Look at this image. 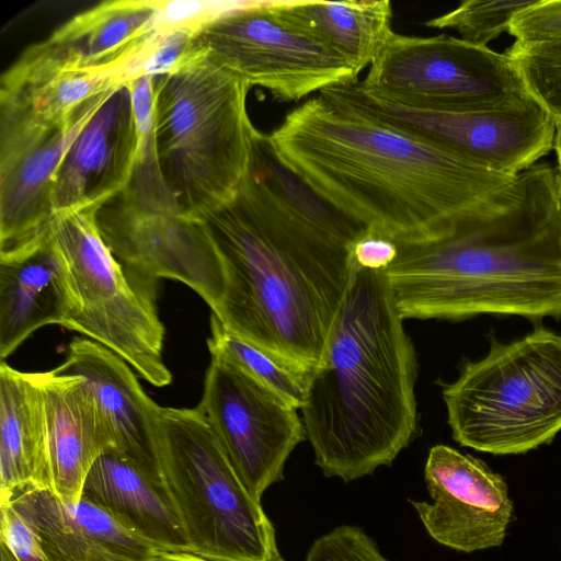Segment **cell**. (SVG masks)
I'll list each match as a JSON object with an SVG mask.
<instances>
[{
	"label": "cell",
	"mask_w": 561,
	"mask_h": 561,
	"mask_svg": "<svg viewBox=\"0 0 561 561\" xmlns=\"http://www.w3.org/2000/svg\"><path fill=\"white\" fill-rule=\"evenodd\" d=\"M118 83L107 71L82 67L47 38L30 46L2 75L0 100L59 126L90 99Z\"/></svg>",
	"instance_id": "obj_21"
},
{
	"label": "cell",
	"mask_w": 561,
	"mask_h": 561,
	"mask_svg": "<svg viewBox=\"0 0 561 561\" xmlns=\"http://www.w3.org/2000/svg\"><path fill=\"white\" fill-rule=\"evenodd\" d=\"M156 450L190 553L208 561H285L275 528L198 410L160 407Z\"/></svg>",
	"instance_id": "obj_6"
},
{
	"label": "cell",
	"mask_w": 561,
	"mask_h": 561,
	"mask_svg": "<svg viewBox=\"0 0 561 561\" xmlns=\"http://www.w3.org/2000/svg\"><path fill=\"white\" fill-rule=\"evenodd\" d=\"M356 266L370 271H386L398 255V244L391 238L368 229L350 248Z\"/></svg>",
	"instance_id": "obj_34"
},
{
	"label": "cell",
	"mask_w": 561,
	"mask_h": 561,
	"mask_svg": "<svg viewBox=\"0 0 561 561\" xmlns=\"http://www.w3.org/2000/svg\"><path fill=\"white\" fill-rule=\"evenodd\" d=\"M32 375L44 401L50 490L76 503L93 462L111 447L105 425L83 377L54 369Z\"/></svg>",
	"instance_id": "obj_19"
},
{
	"label": "cell",
	"mask_w": 561,
	"mask_h": 561,
	"mask_svg": "<svg viewBox=\"0 0 561 561\" xmlns=\"http://www.w3.org/2000/svg\"><path fill=\"white\" fill-rule=\"evenodd\" d=\"M111 89L90 99L59 126L0 100V256L20 251L46 234L55 215L59 164Z\"/></svg>",
	"instance_id": "obj_14"
},
{
	"label": "cell",
	"mask_w": 561,
	"mask_h": 561,
	"mask_svg": "<svg viewBox=\"0 0 561 561\" xmlns=\"http://www.w3.org/2000/svg\"><path fill=\"white\" fill-rule=\"evenodd\" d=\"M305 561H391L359 527L339 526L322 535L309 548Z\"/></svg>",
	"instance_id": "obj_31"
},
{
	"label": "cell",
	"mask_w": 561,
	"mask_h": 561,
	"mask_svg": "<svg viewBox=\"0 0 561 561\" xmlns=\"http://www.w3.org/2000/svg\"><path fill=\"white\" fill-rule=\"evenodd\" d=\"M154 561H208L188 552H165L160 553Z\"/></svg>",
	"instance_id": "obj_35"
},
{
	"label": "cell",
	"mask_w": 561,
	"mask_h": 561,
	"mask_svg": "<svg viewBox=\"0 0 561 561\" xmlns=\"http://www.w3.org/2000/svg\"><path fill=\"white\" fill-rule=\"evenodd\" d=\"M81 497L99 505L160 553L188 552L178 513L163 486L113 448L90 468Z\"/></svg>",
	"instance_id": "obj_20"
},
{
	"label": "cell",
	"mask_w": 561,
	"mask_h": 561,
	"mask_svg": "<svg viewBox=\"0 0 561 561\" xmlns=\"http://www.w3.org/2000/svg\"><path fill=\"white\" fill-rule=\"evenodd\" d=\"M453 438L492 455H519L561 431V335L537 329L493 342L443 390Z\"/></svg>",
	"instance_id": "obj_7"
},
{
	"label": "cell",
	"mask_w": 561,
	"mask_h": 561,
	"mask_svg": "<svg viewBox=\"0 0 561 561\" xmlns=\"http://www.w3.org/2000/svg\"><path fill=\"white\" fill-rule=\"evenodd\" d=\"M534 0H466L454 10L428 20L431 28L453 30L463 41L477 46L488 44L508 33L510 23L518 11L528 7Z\"/></svg>",
	"instance_id": "obj_29"
},
{
	"label": "cell",
	"mask_w": 561,
	"mask_h": 561,
	"mask_svg": "<svg viewBox=\"0 0 561 561\" xmlns=\"http://www.w3.org/2000/svg\"><path fill=\"white\" fill-rule=\"evenodd\" d=\"M251 171L291 218L322 238L350 249L368 230L286 168L263 133L255 145Z\"/></svg>",
	"instance_id": "obj_26"
},
{
	"label": "cell",
	"mask_w": 561,
	"mask_h": 561,
	"mask_svg": "<svg viewBox=\"0 0 561 561\" xmlns=\"http://www.w3.org/2000/svg\"><path fill=\"white\" fill-rule=\"evenodd\" d=\"M357 83L381 101L426 111L489 110L530 98L505 53L445 34L394 33Z\"/></svg>",
	"instance_id": "obj_10"
},
{
	"label": "cell",
	"mask_w": 561,
	"mask_h": 561,
	"mask_svg": "<svg viewBox=\"0 0 561 561\" xmlns=\"http://www.w3.org/2000/svg\"><path fill=\"white\" fill-rule=\"evenodd\" d=\"M100 233L119 264L138 279L184 283L216 312L225 275L199 219L187 216L164 185L154 154L138 158L131 182L96 211Z\"/></svg>",
	"instance_id": "obj_9"
},
{
	"label": "cell",
	"mask_w": 561,
	"mask_h": 561,
	"mask_svg": "<svg viewBox=\"0 0 561 561\" xmlns=\"http://www.w3.org/2000/svg\"><path fill=\"white\" fill-rule=\"evenodd\" d=\"M279 161L323 198L396 242L437 236L517 175L344 111L318 94L270 135Z\"/></svg>",
	"instance_id": "obj_1"
},
{
	"label": "cell",
	"mask_w": 561,
	"mask_h": 561,
	"mask_svg": "<svg viewBox=\"0 0 561 561\" xmlns=\"http://www.w3.org/2000/svg\"><path fill=\"white\" fill-rule=\"evenodd\" d=\"M386 270L405 319H561V174L549 163L437 236L400 241Z\"/></svg>",
	"instance_id": "obj_2"
},
{
	"label": "cell",
	"mask_w": 561,
	"mask_h": 561,
	"mask_svg": "<svg viewBox=\"0 0 561 561\" xmlns=\"http://www.w3.org/2000/svg\"><path fill=\"white\" fill-rule=\"evenodd\" d=\"M251 87L199 49L154 78V149L161 179L190 217L232 201L249 176L261 134L247 110Z\"/></svg>",
	"instance_id": "obj_5"
},
{
	"label": "cell",
	"mask_w": 561,
	"mask_h": 561,
	"mask_svg": "<svg viewBox=\"0 0 561 561\" xmlns=\"http://www.w3.org/2000/svg\"><path fill=\"white\" fill-rule=\"evenodd\" d=\"M528 94L557 122L561 121V37L514 41L504 51Z\"/></svg>",
	"instance_id": "obj_28"
},
{
	"label": "cell",
	"mask_w": 561,
	"mask_h": 561,
	"mask_svg": "<svg viewBox=\"0 0 561 561\" xmlns=\"http://www.w3.org/2000/svg\"><path fill=\"white\" fill-rule=\"evenodd\" d=\"M553 149L556 151L557 157V168L561 174V121L556 123V136H554V146Z\"/></svg>",
	"instance_id": "obj_36"
},
{
	"label": "cell",
	"mask_w": 561,
	"mask_h": 561,
	"mask_svg": "<svg viewBox=\"0 0 561 561\" xmlns=\"http://www.w3.org/2000/svg\"><path fill=\"white\" fill-rule=\"evenodd\" d=\"M206 370L198 410L234 471L259 501L284 479V467L307 438L298 409L217 354Z\"/></svg>",
	"instance_id": "obj_13"
},
{
	"label": "cell",
	"mask_w": 561,
	"mask_h": 561,
	"mask_svg": "<svg viewBox=\"0 0 561 561\" xmlns=\"http://www.w3.org/2000/svg\"><path fill=\"white\" fill-rule=\"evenodd\" d=\"M26 488L50 489L44 401L32 373L0 363V504Z\"/></svg>",
	"instance_id": "obj_23"
},
{
	"label": "cell",
	"mask_w": 561,
	"mask_h": 561,
	"mask_svg": "<svg viewBox=\"0 0 561 561\" xmlns=\"http://www.w3.org/2000/svg\"><path fill=\"white\" fill-rule=\"evenodd\" d=\"M3 540L18 561H54L27 523L10 504H0Z\"/></svg>",
	"instance_id": "obj_33"
},
{
	"label": "cell",
	"mask_w": 561,
	"mask_h": 561,
	"mask_svg": "<svg viewBox=\"0 0 561 561\" xmlns=\"http://www.w3.org/2000/svg\"><path fill=\"white\" fill-rule=\"evenodd\" d=\"M207 346L210 354L230 360L296 409L300 410L304 405L311 371H306L242 339L230 331L215 313L210 317Z\"/></svg>",
	"instance_id": "obj_27"
},
{
	"label": "cell",
	"mask_w": 561,
	"mask_h": 561,
	"mask_svg": "<svg viewBox=\"0 0 561 561\" xmlns=\"http://www.w3.org/2000/svg\"><path fill=\"white\" fill-rule=\"evenodd\" d=\"M424 479L433 502H409L435 541L467 553L502 546L514 507L500 473L478 458L436 445Z\"/></svg>",
	"instance_id": "obj_15"
},
{
	"label": "cell",
	"mask_w": 561,
	"mask_h": 561,
	"mask_svg": "<svg viewBox=\"0 0 561 561\" xmlns=\"http://www.w3.org/2000/svg\"><path fill=\"white\" fill-rule=\"evenodd\" d=\"M138 131L128 83L114 85L65 153L54 191V210L100 208L131 182Z\"/></svg>",
	"instance_id": "obj_16"
},
{
	"label": "cell",
	"mask_w": 561,
	"mask_h": 561,
	"mask_svg": "<svg viewBox=\"0 0 561 561\" xmlns=\"http://www.w3.org/2000/svg\"><path fill=\"white\" fill-rule=\"evenodd\" d=\"M54 370L85 379L105 425L110 448L162 482L154 440L160 405L144 391L130 366L107 347L75 337L65 360Z\"/></svg>",
	"instance_id": "obj_17"
},
{
	"label": "cell",
	"mask_w": 561,
	"mask_h": 561,
	"mask_svg": "<svg viewBox=\"0 0 561 561\" xmlns=\"http://www.w3.org/2000/svg\"><path fill=\"white\" fill-rule=\"evenodd\" d=\"M161 0H112L82 11L48 37L82 67L121 72L159 28Z\"/></svg>",
	"instance_id": "obj_24"
},
{
	"label": "cell",
	"mask_w": 561,
	"mask_h": 561,
	"mask_svg": "<svg viewBox=\"0 0 561 561\" xmlns=\"http://www.w3.org/2000/svg\"><path fill=\"white\" fill-rule=\"evenodd\" d=\"M358 80L321 91L335 106L421 138L480 167L518 175L554 146L556 121L531 96L466 112L416 110L365 93Z\"/></svg>",
	"instance_id": "obj_12"
},
{
	"label": "cell",
	"mask_w": 561,
	"mask_h": 561,
	"mask_svg": "<svg viewBox=\"0 0 561 561\" xmlns=\"http://www.w3.org/2000/svg\"><path fill=\"white\" fill-rule=\"evenodd\" d=\"M54 561H154L160 552L99 505L67 503L50 489L26 488L10 502Z\"/></svg>",
	"instance_id": "obj_18"
},
{
	"label": "cell",
	"mask_w": 561,
	"mask_h": 561,
	"mask_svg": "<svg viewBox=\"0 0 561 561\" xmlns=\"http://www.w3.org/2000/svg\"><path fill=\"white\" fill-rule=\"evenodd\" d=\"M195 39L211 61L280 102L358 80L351 60L279 13L273 1L241 2L202 26Z\"/></svg>",
	"instance_id": "obj_11"
},
{
	"label": "cell",
	"mask_w": 561,
	"mask_h": 561,
	"mask_svg": "<svg viewBox=\"0 0 561 561\" xmlns=\"http://www.w3.org/2000/svg\"><path fill=\"white\" fill-rule=\"evenodd\" d=\"M275 9L345 56L360 72L392 35L389 0L273 1Z\"/></svg>",
	"instance_id": "obj_25"
},
{
	"label": "cell",
	"mask_w": 561,
	"mask_h": 561,
	"mask_svg": "<svg viewBox=\"0 0 561 561\" xmlns=\"http://www.w3.org/2000/svg\"><path fill=\"white\" fill-rule=\"evenodd\" d=\"M201 220L225 275L213 313L242 339L312 371L353 277L351 250L291 218L252 171L232 201Z\"/></svg>",
	"instance_id": "obj_3"
},
{
	"label": "cell",
	"mask_w": 561,
	"mask_h": 561,
	"mask_svg": "<svg viewBox=\"0 0 561 561\" xmlns=\"http://www.w3.org/2000/svg\"><path fill=\"white\" fill-rule=\"evenodd\" d=\"M508 33L515 41L561 37V0H534L513 16Z\"/></svg>",
	"instance_id": "obj_32"
},
{
	"label": "cell",
	"mask_w": 561,
	"mask_h": 561,
	"mask_svg": "<svg viewBox=\"0 0 561 561\" xmlns=\"http://www.w3.org/2000/svg\"><path fill=\"white\" fill-rule=\"evenodd\" d=\"M96 211H59L48 226L67 299L62 327L107 347L151 385L168 386L172 374L162 357L158 285L125 271L100 233Z\"/></svg>",
	"instance_id": "obj_8"
},
{
	"label": "cell",
	"mask_w": 561,
	"mask_h": 561,
	"mask_svg": "<svg viewBox=\"0 0 561 561\" xmlns=\"http://www.w3.org/2000/svg\"><path fill=\"white\" fill-rule=\"evenodd\" d=\"M0 561H18L8 545L0 539Z\"/></svg>",
	"instance_id": "obj_37"
},
{
	"label": "cell",
	"mask_w": 561,
	"mask_h": 561,
	"mask_svg": "<svg viewBox=\"0 0 561 561\" xmlns=\"http://www.w3.org/2000/svg\"><path fill=\"white\" fill-rule=\"evenodd\" d=\"M197 32L191 27H159L123 68L121 81L127 83L141 76L157 78L173 72L198 53Z\"/></svg>",
	"instance_id": "obj_30"
},
{
	"label": "cell",
	"mask_w": 561,
	"mask_h": 561,
	"mask_svg": "<svg viewBox=\"0 0 561 561\" xmlns=\"http://www.w3.org/2000/svg\"><path fill=\"white\" fill-rule=\"evenodd\" d=\"M416 375L385 272L355 265L300 409L325 477L351 482L391 466L417 432Z\"/></svg>",
	"instance_id": "obj_4"
},
{
	"label": "cell",
	"mask_w": 561,
	"mask_h": 561,
	"mask_svg": "<svg viewBox=\"0 0 561 561\" xmlns=\"http://www.w3.org/2000/svg\"><path fill=\"white\" fill-rule=\"evenodd\" d=\"M67 299L57 256L47 233L0 256V357L11 355L33 332L61 325Z\"/></svg>",
	"instance_id": "obj_22"
}]
</instances>
